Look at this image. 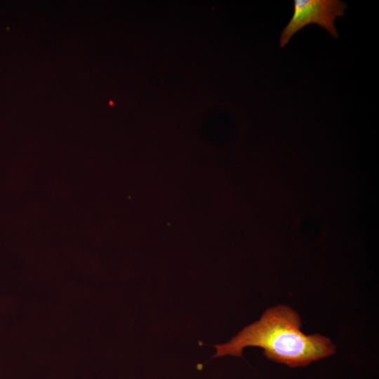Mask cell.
Returning a JSON list of instances; mask_svg holds the SVG:
<instances>
[{
	"mask_svg": "<svg viewBox=\"0 0 379 379\" xmlns=\"http://www.w3.org/2000/svg\"><path fill=\"white\" fill-rule=\"evenodd\" d=\"M297 312L279 305L267 309L258 321L246 326L229 342L215 345L213 357H242L244 347H259L268 359L291 368L305 366L335 352L331 340L319 334L305 335L300 331Z\"/></svg>",
	"mask_w": 379,
	"mask_h": 379,
	"instance_id": "1",
	"label": "cell"
},
{
	"mask_svg": "<svg viewBox=\"0 0 379 379\" xmlns=\"http://www.w3.org/2000/svg\"><path fill=\"white\" fill-rule=\"evenodd\" d=\"M347 7L339 0H295L293 13L281 33L279 46L284 48L296 32L310 24H317L338 38L335 22L344 15Z\"/></svg>",
	"mask_w": 379,
	"mask_h": 379,
	"instance_id": "2",
	"label": "cell"
}]
</instances>
